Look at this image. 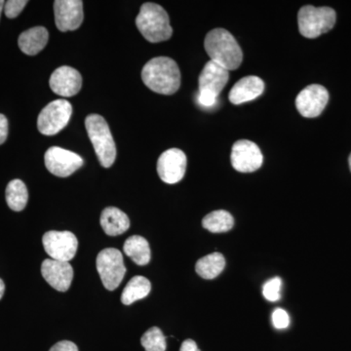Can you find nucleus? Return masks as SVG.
Wrapping results in <instances>:
<instances>
[{
	"instance_id": "obj_1",
	"label": "nucleus",
	"mask_w": 351,
	"mask_h": 351,
	"mask_svg": "<svg viewBox=\"0 0 351 351\" xmlns=\"http://www.w3.org/2000/svg\"><path fill=\"white\" fill-rule=\"evenodd\" d=\"M142 80L152 91L172 95L181 86V71L171 58H154L143 68Z\"/></svg>"
},
{
	"instance_id": "obj_22",
	"label": "nucleus",
	"mask_w": 351,
	"mask_h": 351,
	"mask_svg": "<svg viewBox=\"0 0 351 351\" xmlns=\"http://www.w3.org/2000/svg\"><path fill=\"white\" fill-rule=\"evenodd\" d=\"M226 267V260L221 253H212L201 258L196 263L198 276L204 279H214L221 274Z\"/></svg>"
},
{
	"instance_id": "obj_30",
	"label": "nucleus",
	"mask_w": 351,
	"mask_h": 351,
	"mask_svg": "<svg viewBox=\"0 0 351 351\" xmlns=\"http://www.w3.org/2000/svg\"><path fill=\"white\" fill-rule=\"evenodd\" d=\"M8 136V120L5 115L0 114V145L5 143Z\"/></svg>"
},
{
	"instance_id": "obj_12",
	"label": "nucleus",
	"mask_w": 351,
	"mask_h": 351,
	"mask_svg": "<svg viewBox=\"0 0 351 351\" xmlns=\"http://www.w3.org/2000/svg\"><path fill=\"white\" fill-rule=\"evenodd\" d=\"M232 164L235 170L241 173H252L260 169L263 157L260 147L248 140L237 141L232 145Z\"/></svg>"
},
{
	"instance_id": "obj_17",
	"label": "nucleus",
	"mask_w": 351,
	"mask_h": 351,
	"mask_svg": "<svg viewBox=\"0 0 351 351\" xmlns=\"http://www.w3.org/2000/svg\"><path fill=\"white\" fill-rule=\"evenodd\" d=\"M265 91V83L258 76H246L230 90L228 98L233 105H241L255 100Z\"/></svg>"
},
{
	"instance_id": "obj_10",
	"label": "nucleus",
	"mask_w": 351,
	"mask_h": 351,
	"mask_svg": "<svg viewBox=\"0 0 351 351\" xmlns=\"http://www.w3.org/2000/svg\"><path fill=\"white\" fill-rule=\"evenodd\" d=\"M44 162L51 174L66 178L80 169L84 161L75 152L59 147H52L45 152Z\"/></svg>"
},
{
	"instance_id": "obj_14",
	"label": "nucleus",
	"mask_w": 351,
	"mask_h": 351,
	"mask_svg": "<svg viewBox=\"0 0 351 351\" xmlns=\"http://www.w3.org/2000/svg\"><path fill=\"white\" fill-rule=\"evenodd\" d=\"M55 23L61 32L75 31L82 25L84 13L82 0H56Z\"/></svg>"
},
{
	"instance_id": "obj_8",
	"label": "nucleus",
	"mask_w": 351,
	"mask_h": 351,
	"mask_svg": "<svg viewBox=\"0 0 351 351\" xmlns=\"http://www.w3.org/2000/svg\"><path fill=\"white\" fill-rule=\"evenodd\" d=\"M73 107L66 100L51 101L39 113L38 128L45 136H54L68 125Z\"/></svg>"
},
{
	"instance_id": "obj_7",
	"label": "nucleus",
	"mask_w": 351,
	"mask_h": 351,
	"mask_svg": "<svg viewBox=\"0 0 351 351\" xmlns=\"http://www.w3.org/2000/svg\"><path fill=\"white\" fill-rule=\"evenodd\" d=\"M96 265L105 288L113 291L119 287L126 274L121 252L114 248L101 251L97 257Z\"/></svg>"
},
{
	"instance_id": "obj_24",
	"label": "nucleus",
	"mask_w": 351,
	"mask_h": 351,
	"mask_svg": "<svg viewBox=\"0 0 351 351\" xmlns=\"http://www.w3.org/2000/svg\"><path fill=\"white\" fill-rule=\"evenodd\" d=\"M203 228L213 233L226 232L234 226L232 214L225 210H218L208 214L202 221Z\"/></svg>"
},
{
	"instance_id": "obj_33",
	"label": "nucleus",
	"mask_w": 351,
	"mask_h": 351,
	"mask_svg": "<svg viewBox=\"0 0 351 351\" xmlns=\"http://www.w3.org/2000/svg\"><path fill=\"white\" fill-rule=\"evenodd\" d=\"M4 4H5V2L2 1V0H0V16H1L2 11H3Z\"/></svg>"
},
{
	"instance_id": "obj_25",
	"label": "nucleus",
	"mask_w": 351,
	"mask_h": 351,
	"mask_svg": "<svg viewBox=\"0 0 351 351\" xmlns=\"http://www.w3.org/2000/svg\"><path fill=\"white\" fill-rule=\"evenodd\" d=\"M141 343L145 351L166 350V338L158 327H152L147 330L141 339Z\"/></svg>"
},
{
	"instance_id": "obj_19",
	"label": "nucleus",
	"mask_w": 351,
	"mask_h": 351,
	"mask_svg": "<svg viewBox=\"0 0 351 351\" xmlns=\"http://www.w3.org/2000/svg\"><path fill=\"white\" fill-rule=\"evenodd\" d=\"M101 226L110 237L122 234L130 228V219L117 207H108L101 212Z\"/></svg>"
},
{
	"instance_id": "obj_31",
	"label": "nucleus",
	"mask_w": 351,
	"mask_h": 351,
	"mask_svg": "<svg viewBox=\"0 0 351 351\" xmlns=\"http://www.w3.org/2000/svg\"><path fill=\"white\" fill-rule=\"evenodd\" d=\"M180 351H200L197 345L193 339H186L182 343L181 350Z\"/></svg>"
},
{
	"instance_id": "obj_3",
	"label": "nucleus",
	"mask_w": 351,
	"mask_h": 351,
	"mask_svg": "<svg viewBox=\"0 0 351 351\" xmlns=\"http://www.w3.org/2000/svg\"><path fill=\"white\" fill-rule=\"evenodd\" d=\"M138 32L152 43L168 40L173 34L169 16L158 4L147 2L141 7L136 18Z\"/></svg>"
},
{
	"instance_id": "obj_15",
	"label": "nucleus",
	"mask_w": 351,
	"mask_h": 351,
	"mask_svg": "<svg viewBox=\"0 0 351 351\" xmlns=\"http://www.w3.org/2000/svg\"><path fill=\"white\" fill-rule=\"evenodd\" d=\"M49 84L55 94L64 98L73 97L82 90V75L71 66H60L51 75Z\"/></svg>"
},
{
	"instance_id": "obj_6",
	"label": "nucleus",
	"mask_w": 351,
	"mask_h": 351,
	"mask_svg": "<svg viewBox=\"0 0 351 351\" xmlns=\"http://www.w3.org/2000/svg\"><path fill=\"white\" fill-rule=\"evenodd\" d=\"M230 73L218 64L209 61L205 64L199 75V91L197 101L204 108L217 105L219 95L228 82Z\"/></svg>"
},
{
	"instance_id": "obj_29",
	"label": "nucleus",
	"mask_w": 351,
	"mask_h": 351,
	"mask_svg": "<svg viewBox=\"0 0 351 351\" xmlns=\"http://www.w3.org/2000/svg\"><path fill=\"white\" fill-rule=\"evenodd\" d=\"M49 351H78V348L73 341H62L53 346Z\"/></svg>"
},
{
	"instance_id": "obj_23",
	"label": "nucleus",
	"mask_w": 351,
	"mask_h": 351,
	"mask_svg": "<svg viewBox=\"0 0 351 351\" xmlns=\"http://www.w3.org/2000/svg\"><path fill=\"white\" fill-rule=\"evenodd\" d=\"M29 200V193L24 182L21 180H13L9 182L6 188V202L13 211H23L27 206Z\"/></svg>"
},
{
	"instance_id": "obj_28",
	"label": "nucleus",
	"mask_w": 351,
	"mask_h": 351,
	"mask_svg": "<svg viewBox=\"0 0 351 351\" xmlns=\"http://www.w3.org/2000/svg\"><path fill=\"white\" fill-rule=\"evenodd\" d=\"M272 323L276 329H286L290 324L289 314L282 308H276L272 313Z\"/></svg>"
},
{
	"instance_id": "obj_16",
	"label": "nucleus",
	"mask_w": 351,
	"mask_h": 351,
	"mask_svg": "<svg viewBox=\"0 0 351 351\" xmlns=\"http://www.w3.org/2000/svg\"><path fill=\"white\" fill-rule=\"evenodd\" d=\"M41 274L46 282L59 292L68 291L73 278V269L71 263L53 258L44 261Z\"/></svg>"
},
{
	"instance_id": "obj_26",
	"label": "nucleus",
	"mask_w": 351,
	"mask_h": 351,
	"mask_svg": "<svg viewBox=\"0 0 351 351\" xmlns=\"http://www.w3.org/2000/svg\"><path fill=\"white\" fill-rule=\"evenodd\" d=\"M281 286H282V281H281L279 277H274V278L270 279L263 285V297L269 302L279 301L281 298Z\"/></svg>"
},
{
	"instance_id": "obj_13",
	"label": "nucleus",
	"mask_w": 351,
	"mask_h": 351,
	"mask_svg": "<svg viewBox=\"0 0 351 351\" xmlns=\"http://www.w3.org/2000/svg\"><path fill=\"white\" fill-rule=\"evenodd\" d=\"M186 154L179 149H170L164 152L157 161V173L164 182L177 184L186 174Z\"/></svg>"
},
{
	"instance_id": "obj_21",
	"label": "nucleus",
	"mask_w": 351,
	"mask_h": 351,
	"mask_svg": "<svg viewBox=\"0 0 351 351\" xmlns=\"http://www.w3.org/2000/svg\"><path fill=\"white\" fill-rule=\"evenodd\" d=\"M152 290V284L144 276H135L129 281L121 295L122 304L130 306L138 300L145 299Z\"/></svg>"
},
{
	"instance_id": "obj_11",
	"label": "nucleus",
	"mask_w": 351,
	"mask_h": 351,
	"mask_svg": "<svg viewBox=\"0 0 351 351\" xmlns=\"http://www.w3.org/2000/svg\"><path fill=\"white\" fill-rule=\"evenodd\" d=\"M329 101L328 90L322 85L311 84L304 88L295 98V107L302 117H319Z\"/></svg>"
},
{
	"instance_id": "obj_9",
	"label": "nucleus",
	"mask_w": 351,
	"mask_h": 351,
	"mask_svg": "<svg viewBox=\"0 0 351 351\" xmlns=\"http://www.w3.org/2000/svg\"><path fill=\"white\" fill-rule=\"evenodd\" d=\"M44 250L53 260L69 263L75 258L78 240L71 232L51 230L43 235Z\"/></svg>"
},
{
	"instance_id": "obj_5",
	"label": "nucleus",
	"mask_w": 351,
	"mask_h": 351,
	"mask_svg": "<svg viewBox=\"0 0 351 351\" xmlns=\"http://www.w3.org/2000/svg\"><path fill=\"white\" fill-rule=\"evenodd\" d=\"M337 14L330 7H302L298 14L300 32L306 38H316L331 31L336 24Z\"/></svg>"
},
{
	"instance_id": "obj_2",
	"label": "nucleus",
	"mask_w": 351,
	"mask_h": 351,
	"mask_svg": "<svg viewBox=\"0 0 351 351\" xmlns=\"http://www.w3.org/2000/svg\"><path fill=\"white\" fill-rule=\"evenodd\" d=\"M204 47L210 61L218 64L226 71L239 69L243 61V53L237 39L225 29H215L208 32Z\"/></svg>"
},
{
	"instance_id": "obj_32",
	"label": "nucleus",
	"mask_w": 351,
	"mask_h": 351,
	"mask_svg": "<svg viewBox=\"0 0 351 351\" xmlns=\"http://www.w3.org/2000/svg\"><path fill=\"white\" fill-rule=\"evenodd\" d=\"M4 292H5V284L0 279V300L3 297Z\"/></svg>"
},
{
	"instance_id": "obj_27",
	"label": "nucleus",
	"mask_w": 351,
	"mask_h": 351,
	"mask_svg": "<svg viewBox=\"0 0 351 351\" xmlns=\"http://www.w3.org/2000/svg\"><path fill=\"white\" fill-rule=\"evenodd\" d=\"M27 4V0H8L4 4L6 17L9 19L18 17Z\"/></svg>"
},
{
	"instance_id": "obj_34",
	"label": "nucleus",
	"mask_w": 351,
	"mask_h": 351,
	"mask_svg": "<svg viewBox=\"0 0 351 351\" xmlns=\"http://www.w3.org/2000/svg\"><path fill=\"white\" fill-rule=\"evenodd\" d=\"M348 163H350V169L351 171V154L350 156V158H348Z\"/></svg>"
},
{
	"instance_id": "obj_18",
	"label": "nucleus",
	"mask_w": 351,
	"mask_h": 351,
	"mask_svg": "<svg viewBox=\"0 0 351 351\" xmlns=\"http://www.w3.org/2000/svg\"><path fill=\"white\" fill-rule=\"evenodd\" d=\"M49 34L44 27H34L21 34L19 47L21 51L29 56L38 54L47 45Z\"/></svg>"
},
{
	"instance_id": "obj_20",
	"label": "nucleus",
	"mask_w": 351,
	"mask_h": 351,
	"mask_svg": "<svg viewBox=\"0 0 351 351\" xmlns=\"http://www.w3.org/2000/svg\"><path fill=\"white\" fill-rule=\"evenodd\" d=\"M124 253L138 265H145L151 261V248L144 237L134 235L126 240L123 246Z\"/></svg>"
},
{
	"instance_id": "obj_4",
	"label": "nucleus",
	"mask_w": 351,
	"mask_h": 351,
	"mask_svg": "<svg viewBox=\"0 0 351 351\" xmlns=\"http://www.w3.org/2000/svg\"><path fill=\"white\" fill-rule=\"evenodd\" d=\"M85 127L99 162L103 167L110 168L117 158V147L108 122L101 115L90 114L85 119Z\"/></svg>"
}]
</instances>
